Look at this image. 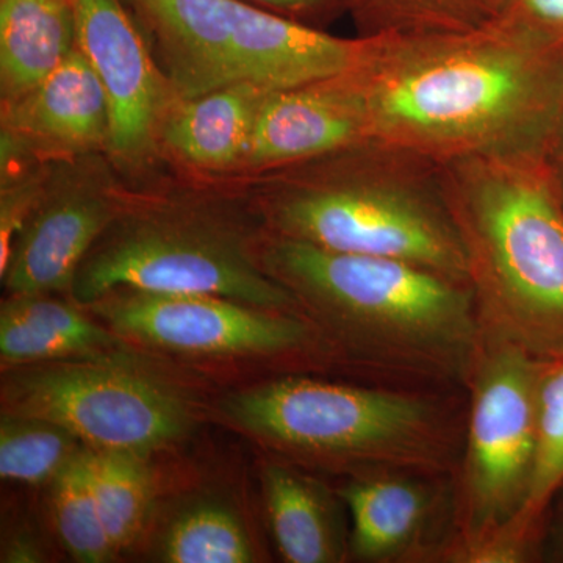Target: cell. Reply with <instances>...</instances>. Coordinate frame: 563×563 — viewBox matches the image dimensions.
<instances>
[{
	"mask_svg": "<svg viewBox=\"0 0 563 563\" xmlns=\"http://www.w3.org/2000/svg\"><path fill=\"white\" fill-rule=\"evenodd\" d=\"M109 99L79 46L32 90L2 103V155L63 161L109 152Z\"/></svg>",
	"mask_w": 563,
	"mask_h": 563,
	"instance_id": "4fadbf2b",
	"label": "cell"
},
{
	"mask_svg": "<svg viewBox=\"0 0 563 563\" xmlns=\"http://www.w3.org/2000/svg\"><path fill=\"white\" fill-rule=\"evenodd\" d=\"M43 561L38 547L31 539L16 537L13 542L7 544L2 554V562H40Z\"/></svg>",
	"mask_w": 563,
	"mask_h": 563,
	"instance_id": "f1b7e54d",
	"label": "cell"
},
{
	"mask_svg": "<svg viewBox=\"0 0 563 563\" xmlns=\"http://www.w3.org/2000/svg\"><path fill=\"white\" fill-rule=\"evenodd\" d=\"M542 366L509 344L485 362L474 391L466 496L477 531L515 520L531 483Z\"/></svg>",
	"mask_w": 563,
	"mask_h": 563,
	"instance_id": "30bf717a",
	"label": "cell"
},
{
	"mask_svg": "<svg viewBox=\"0 0 563 563\" xmlns=\"http://www.w3.org/2000/svg\"><path fill=\"white\" fill-rule=\"evenodd\" d=\"M504 0H346L357 36L476 31L498 20Z\"/></svg>",
	"mask_w": 563,
	"mask_h": 563,
	"instance_id": "44dd1931",
	"label": "cell"
},
{
	"mask_svg": "<svg viewBox=\"0 0 563 563\" xmlns=\"http://www.w3.org/2000/svg\"><path fill=\"white\" fill-rule=\"evenodd\" d=\"M543 154L547 161L550 162L551 168H553L563 190V103L550 140H548L547 146H544Z\"/></svg>",
	"mask_w": 563,
	"mask_h": 563,
	"instance_id": "83f0119b",
	"label": "cell"
},
{
	"mask_svg": "<svg viewBox=\"0 0 563 563\" xmlns=\"http://www.w3.org/2000/svg\"><path fill=\"white\" fill-rule=\"evenodd\" d=\"M51 484L55 531L74 561L102 563L117 558L92 493L87 446L81 448Z\"/></svg>",
	"mask_w": 563,
	"mask_h": 563,
	"instance_id": "cb8c5ba5",
	"label": "cell"
},
{
	"mask_svg": "<svg viewBox=\"0 0 563 563\" xmlns=\"http://www.w3.org/2000/svg\"><path fill=\"white\" fill-rule=\"evenodd\" d=\"M85 444L68 429L43 418L7 412L0 417V476L25 485L52 483Z\"/></svg>",
	"mask_w": 563,
	"mask_h": 563,
	"instance_id": "603a6c76",
	"label": "cell"
},
{
	"mask_svg": "<svg viewBox=\"0 0 563 563\" xmlns=\"http://www.w3.org/2000/svg\"><path fill=\"white\" fill-rule=\"evenodd\" d=\"M243 2L318 29H324L325 25L347 13L346 0H243Z\"/></svg>",
	"mask_w": 563,
	"mask_h": 563,
	"instance_id": "4316f807",
	"label": "cell"
},
{
	"mask_svg": "<svg viewBox=\"0 0 563 563\" xmlns=\"http://www.w3.org/2000/svg\"><path fill=\"white\" fill-rule=\"evenodd\" d=\"M158 558L169 563H250L255 553L240 515L228 504L201 499L173 518Z\"/></svg>",
	"mask_w": 563,
	"mask_h": 563,
	"instance_id": "7402d4cb",
	"label": "cell"
},
{
	"mask_svg": "<svg viewBox=\"0 0 563 563\" xmlns=\"http://www.w3.org/2000/svg\"><path fill=\"white\" fill-rule=\"evenodd\" d=\"M485 306L533 350L563 352V190L542 151L440 163Z\"/></svg>",
	"mask_w": 563,
	"mask_h": 563,
	"instance_id": "3957f363",
	"label": "cell"
},
{
	"mask_svg": "<svg viewBox=\"0 0 563 563\" xmlns=\"http://www.w3.org/2000/svg\"><path fill=\"white\" fill-rule=\"evenodd\" d=\"M144 457L87 446L92 493L118 554L139 542L150 521L154 477Z\"/></svg>",
	"mask_w": 563,
	"mask_h": 563,
	"instance_id": "ffe728a7",
	"label": "cell"
},
{
	"mask_svg": "<svg viewBox=\"0 0 563 563\" xmlns=\"http://www.w3.org/2000/svg\"><path fill=\"white\" fill-rule=\"evenodd\" d=\"M77 46L110 106L109 155L121 173H143L161 155L163 121L176 96L124 0H73Z\"/></svg>",
	"mask_w": 563,
	"mask_h": 563,
	"instance_id": "7c38bea8",
	"label": "cell"
},
{
	"mask_svg": "<svg viewBox=\"0 0 563 563\" xmlns=\"http://www.w3.org/2000/svg\"><path fill=\"white\" fill-rule=\"evenodd\" d=\"M52 295H9L0 309L3 368L66 361H92L117 339L79 309Z\"/></svg>",
	"mask_w": 563,
	"mask_h": 563,
	"instance_id": "2e32d148",
	"label": "cell"
},
{
	"mask_svg": "<svg viewBox=\"0 0 563 563\" xmlns=\"http://www.w3.org/2000/svg\"><path fill=\"white\" fill-rule=\"evenodd\" d=\"M88 309L122 339L206 357L279 354L309 333L291 314L213 295L118 290Z\"/></svg>",
	"mask_w": 563,
	"mask_h": 563,
	"instance_id": "8fae6325",
	"label": "cell"
},
{
	"mask_svg": "<svg viewBox=\"0 0 563 563\" xmlns=\"http://www.w3.org/2000/svg\"><path fill=\"white\" fill-rule=\"evenodd\" d=\"M177 99L235 84L285 90L354 68L366 40L342 38L243 0H124Z\"/></svg>",
	"mask_w": 563,
	"mask_h": 563,
	"instance_id": "8992f818",
	"label": "cell"
},
{
	"mask_svg": "<svg viewBox=\"0 0 563 563\" xmlns=\"http://www.w3.org/2000/svg\"><path fill=\"white\" fill-rule=\"evenodd\" d=\"M352 520V550L366 561L401 554L420 536L429 514L424 487L404 477H366L342 492Z\"/></svg>",
	"mask_w": 563,
	"mask_h": 563,
	"instance_id": "d6986e66",
	"label": "cell"
},
{
	"mask_svg": "<svg viewBox=\"0 0 563 563\" xmlns=\"http://www.w3.org/2000/svg\"><path fill=\"white\" fill-rule=\"evenodd\" d=\"M495 22L563 46V0H504Z\"/></svg>",
	"mask_w": 563,
	"mask_h": 563,
	"instance_id": "484cf974",
	"label": "cell"
},
{
	"mask_svg": "<svg viewBox=\"0 0 563 563\" xmlns=\"http://www.w3.org/2000/svg\"><path fill=\"white\" fill-rule=\"evenodd\" d=\"M261 265L298 306L362 350L450 365L474 339L473 288L413 263L347 254L263 232Z\"/></svg>",
	"mask_w": 563,
	"mask_h": 563,
	"instance_id": "277c9868",
	"label": "cell"
},
{
	"mask_svg": "<svg viewBox=\"0 0 563 563\" xmlns=\"http://www.w3.org/2000/svg\"><path fill=\"white\" fill-rule=\"evenodd\" d=\"M365 111L350 69L266 95L242 172L254 176L368 143Z\"/></svg>",
	"mask_w": 563,
	"mask_h": 563,
	"instance_id": "5bb4252c",
	"label": "cell"
},
{
	"mask_svg": "<svg viewBox=\"0 0 563 563\" xmlns=\"http://www.w3.org/2000/svg\"><path fill=\"white\" fill-rule=\"evenodd\" d=\"M350 69L374 143L435 163L544 151L563 103V46L492 22L365 38Z\"/></svg>",
	"mask_w": 563,
	"mask_h": 563,
	"instance_id": "6da1fadb",
	"label": "cell"
},
{
	"mask_svg": "<svg viewBox=\"0 0 563 563\" xmlns=\"http://www.w3.org/2000/svg\"><path fill=\"white\" fill-rule=\"evenodd\" d=\"M263 495L282 558L290 563L339 561L342 544L321 485L282 465L263 470Z\"/></svg>",
	"mask_w": 563,
	"mask_h": 563,
	"instance_id": "ac0fdd59",
	"label": "cell"
},
{
	"mask_svg": "<svg viewBox=\"0 0 563 563\" xmlns=\"http://www.w3.org/2000/svg\"><path fill=\"white\" fill-rule=\"evenodd\" d=\"M220 409L263 442L314 457L424 466L440 450L431 407L398 393L280 379L233 391Z\"/></svg>",
	"mask_w": 563,
	"mask_h": 563,
	"instance_id": "52a82bcc",
	"label": "cell"
},
{
	"mask_svg": "<svg viewBox=\"0 0 563 563\" xmlns=\"http://www.w3.org/2000/svg\"><path fill=\"white\" fill-rule=\"evenodd\" d=\"M77 47L73 0H0V96L16 101Z\"/></svg>",
	"mask_w": 563,
	"mask_h": 563,
	"instance_id": "e0dca14e",
	"label": "cell"
},
{
	"mask_svg": "<svg viewBox=\"0 0 563 563\" xmlns=\"http://www.w3.org/2000/svg\"><path fill=\"white\" fill-rule=\"evenodd\" d=\"M131 198L109 152L51 162L43 195L0 272L9 295L69 292L81 262Z\"/></svg>",
	"mask_w": 563,
	"mask_h": 563,
	"instance_id": "9c48e42d",
	"label": "cell"
},
{
	"mask_svg": "<svg viewBox=\"0 0 563 563\" xmlns=\"http://www.w3.org/2000/svg\"><path fill=\"white\" fill-rule=\"evenodd\" d=\"M207 198L133 195L84 258L70 298L88 307L118 290L213 295L268 310L298 306L263 269L258 236Z\"/></svg>",
	"mask_w": 563,
	"mask_h": 563,
	"instance_id": "5b68a950",
	"label": "cell"
},
{
	"mask_svg": "<svg viewBox=\"0 0 563 563\" xmlns=\"http://www.w3.org/2000/svg\"><path fill=\"white\" fill-rule=\"evenodd\" d=\"M2 404L7 412L57 422L96 451L147 455L191 428L190 410L172 388L96 358L13 369Z\"/></svg>",
	"mask_w": 563,
	"mask_h": 563,
	"instance_id": "ba28073f",
	"label": "cell"
},
{
	"mask_svg": "<svg viewBox=\"0 0 563 563\" xmlns=\"http://www.w3.org/2000/svg\"><path fill=\"white\" fill-rule=\"evenodd\" d=\"M542 366L537 409L536 459L531 483L512 523L523 536L539 520L547 504L563 484V352Z\"/></svg>",
	"mask_w": 563,
	"mask_h": 563,
	"instance_id": "d4e9b609",
	"label": "cell"
},
{
	"mask_svg": "<svg viewBox=\"0 0 563 563\" xmlns=\"http://www.w3.org/2000/svg\"><path fill=\"white\" fill-rule=\"evenodd\" d=\"M239 179L236 190L266 232L413 263L470 284L440 163L368 141Z\"/></svg>",
	"mask_w": 563,
	"mask_h": 563,
	"instance_id": "7a4b0ae2",
	"label": "cell"
},
{
	"mask_svg": "<svg viewBox=\"0 0 563 563\" xmlns=\"http://www.w3.org/2000/svg\"><path fill=\"white\" fill-rule=\"evenodd\" d=\"M268 92L244 81L196 98L177 99L163 121L161 154L206 177L239 176Z\"/></svg>",
	"mask_w": 563,
	"mask_h": 563,
	"instance_id": "9a60e30c",
	"label": "cell"
}]
</instances>
